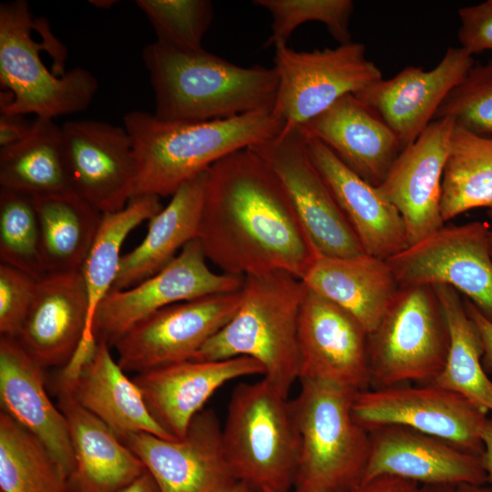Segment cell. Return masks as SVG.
I'll list each match as a JSON object with an SVG mask.
<instances>
[{
  "label": "cell",
  "mask_w": 492,
  "mask_h": 492,
  "mask_svg": "<svg viewBox=\"0 0 492 492\" xmlns=\"http://www.w3.org/2000/svg\"><path fill=\"white\" fill-rule=\"evenodd\" d=\"M433 288L447 322L450 343L444 369L430 384L459 393L492 415V381L482 364L483 342L464 297L449 285Z\"/></svg>",
  "instance_id": "32"
},
{
  "label": "cell",
  "mask_w": 492,
  "mask_h": 492,
  "mask_svg": "<svg viewBox=\"0 0 492 492\" xmlns=\"http://www.w3.org/2000/svg\"><path fill=\"white\" fill-rule=\"evenodd\" d=\"M222 443L234 478L255 492L293 487L299 441L290 399L265 378L233 389Z\"/></svg>",
  "instance_id": "7"
},
{
  "label": "cell",
  "mask_w": 492,
  "mask_h": 492,
  "mask_svg": "<svg viewBox=\"0 0 492 492\" xmlns=\"http://www.w3.org/2000/svg\"><path fill=\"white\" fill-rule=\"evenodd\" d=\"M47 273L81 270L103 214L74 191L32 197Z\"/></svg>",
  "instance_id": "30"
},
{
  "label": "cell",
  "mask_w": 492,
  "mask_h": 492,
  "mask_svg": "<svg viewBox=\"0 0 492 492\" xmlns=\"http://www.w3.org/2000/svg\"><path fill=\"white\" fill-rule=\"evenodd\" d=\"M33 121L22 115L0 114V149L12 146L27 137Z\"/></svg>",
  "instance_id": "43"
},
{
  "label": "cell",
  "mask_w": 492,
  "mask_h": 492,
  "mask_svg": "<svg viewBox=\"0 0 492 492\" xmlns=\"http://www.w3.org/2000/svg\"><path fill=\"white\" fill-rule=\"evenodd\" d=\"M351 492H423V488L415 481L382 475L362 482Z\"/></svg>",
  "instance_id": "42"
},
{
  "label": "cell",
  "mask_w": 492,
  "mask_h": 492,
  "mask_svg": "<svg viewBox=\"0 0 492 492\" xmlns=\"http://www.w3.org/2000/svg\"><path fill=\"white\" fill-rule=\"evenodd\" d=\"M449 118L472 132L492 134V59L474 65L445 98L435 119Z\"/></svg>",
  "instance_id": "39"
},
{
  "label": "cell",
  "mask_w": 492,
  "mask_h": 492,
  "mask_svg": "<svg viewBox=\"0 0 492 492\" xmlns=\"http://www.w3.org/2000/svg\"><path fill=\"white\" fill-rule=\"evenodd\" d=\"M487 215L489 218L488 221V228H489V244H490V251L492 254V210H487Z\"/></svg>",
  "instance_id": "51"
},
{
  "label": "cell",
  "mask_w": 492,
  "mask_h": 492,
  "mask_svg": "<svg viewBox=\"0 0 492 492\" xmlns=\"http://www.w3.org/2000/svg\"><path fill=\"white\" fill-rule=\"evenodd\" d=\"M0 186L31 197L73 191L62 149L61 126L36 118L23 140L0 149Z\"/></svg>",
  "instance_id": "31"
},
{
  "label": "cell",
  "mask_w": 492,
  "mask_h": 492,
  "mask_svg": "<svg viewBox=\"0 0 492 492\" xmlns=\"http://www.w3.org/2000/svg\"><path fill=\"white\" fill-rule=\"evenodd\" d=\"M466 310L475 323L484 346L483 366L492 372V323L486 319L477 307L464 297Z\"/></svg>",
  "instance_id": "44"
},
{
  "label": "cell",
  "mask_w": 492,
  "mask_h": 492,
  "mask_svg": "<svg viewBox=\"0 0 492 492\" xmlns=\"http://www.w3.org/2000/svg\"><path fill=\"white\" fill-rule=\"evenodd\" d=\"M460 46L472 56L492 50V0L458 10Z\"/></svg>",
  "instance_id": "41"
},
{
  "label": "cell",
  "mask_w": 492,
  "mask_h": 492,
  "mask_svg": "<svg viewBox=\"0 0 492 492\" xmlns=\"http://www.w3.org/2000/svg\"><path fill=\"white\" fill-rule=\"evenodd\" d=\"M300 377L370 389L368 333L347 311L307 288L298 319Z\"/></svg>",
  "instance_id": "16"
},
{
  "label": "cell",
  "mask_w": 492,
  "mask_h": 492,
  "mask_svg": "<svg viewBox=\"0 0 492 492\" xmlns=\"http://www.w3.org/2000/svg\"><path fill=\"white\" fill-rule=\"evenodd\" d=\"M454 125L449 118L433 120L400 152L376 187L400 213L408 246L445 226L440 210L442 179Z\"/></svg>",
  "instance_id": "18"
},
{
  "label": "cell",
  "mask_w": 492,
  "mask_h": 492,
  "mask_svg": "<svg viewBox=\"0 0 492 492\" xmlns=\"http://www.w3.org/2000/svg\"><path fill=\"white\" fill-rule=\"evenodd\" d=\"M492 210V136L454 125L441 190L444 222L470 210Z\"/></svg>",
  "instance_id": "34"
},
{
  "label": "cell",
  "mask_w": 492,
  "mask_h": 492,
  "mask_svg": "<svg viewBox=\"0 0 492 492\" xmlns=\"http://www.w3.org/2000/svg\"><path fill=\"white\" fill-rule=\"evenodd\" d=\"M115 3H118V1L114 0H92L90 1V4L103 9H107L111 7Z\"/></svg>",
  "instance_id": "50"
},
{
  "label": "cell",
  "mask_w": 492,
  "mask_h": 492,
  "mask_svg": "<svg viewBox=\"0 0 492 492\" xmlns=\"http://www.w3.org/2000/svg\"><path fill=\"white\" fill-rule=\"evenodd\" d=\"M37 18L25 0L0 5V114H35L54 119L86 110L98 88L88 70L77 67L61 77L52 74L41 59L40 52L51 49L67 53L65 46L50 32L42 43L33 37Z\"/></svg>",
  "instance_id": "6"
},
{
  "label": "cell",
  "mask_w": 492,
  "mask_h": 492,
  "mask_svg": "<svg viewBox=\"0 0 492 492\" xmlns=\"http://www.w3.org/2000/svg\"><path fill=\"white\" fill-rule=\"evenodd\" d=\"M253 5L266 9L272 18L265 47L287 45L292 32L311 21L323 23L339 45L353 42L350 20L354 3L351 0H255Z\"/></svg>",
  "instance_id": "37"
},
{
  "label": "cell",
  "mask_w": 492,
  "mask_h": 492,
  "mask_svg": "<svg viewBox=\"0 0 492 492\" xmlns=\"http://www.w3.org/2000/svg\"><path fill=\"white\" fill-rule=\"evenodd\" d=\"M161 209L159 197L143 195L132 198L119 210L103 214L94 242L81 268L87 295L88 318L87 334L78 349L90 351L96 346L94 315L99 303L112 289L124 241L132 230L149 220Z\"/></svg>",
  "instance_id": "33"
},
{
  "label": "cell",
  "mask_w": 492,
  "mask_h": 492,
  "mask_svg": "<svg viewBox=\"0 0 492 492\" xmlns=\"http://www.w3.org/2000/svg\"><path fill=\"white\" fill-rule=\"evenodd\" d=\"M142 59L154 93L153 115L168 122H202L272 112L274 67L237 66L205 49L183 52L153 42Z\"/></svg>",
  "instance_id": "2"
},
{
  "label": "cell",
  "mask_w": 492,
  "mask_h": 492,
  "mask_svg": "<svg viewBox=\"0 0 492 492\" xmlns=\"http://www.w3.org/2000/svg\"><path fill=\"white\" fill-rule=\"evenodd\" d=\"M290 399L299 454L293 487L296 492H351L364 477L369 432L354 418L358 391L335 384L301 379Z\"/></svg>",
  "instance_id": "5"
},
{
  "label": "cell",
  "mask_w": 492,
  "mask_h": 492,
  "mask_svg": "<svg viewBox=\"0 0 492 492\" xmlns=\"http://www.w3.org/2000/svg\"><path fill=\"white\" fill-rule=\"evenodd\" d=\"M71 480L44 443L0 414L1 492H69Z\"/></svg>",
  "instance_id": "35"
},
{
  "label": "cell",
  "mask_w": 492,
  "mask_h": 492,
  "mask_svg": "<svg viewBox=\"0 0 492 492\" xmlns=\"http://www.w3.org/2000/svg\"><path fill=\"white\" fill-rule=\"evenodd\" d=\"M67 389L74 399L104 422L121 439L135 433H148L176 440L150 415L143 396L116 362L110 346L97 340L92 356Z\"/></svg>",
  "instance_id": "28"
},
{
  "label": "cell",
  "mask_w": 492,
  "mask_h": 492,
  "mask_svg": "<svg viewBox=\"0 0 492 492\" xmlns=\"http://www.w3.org/2000/svg\"><path fill=\"white\" fill-rule=\"evenodd\" d=\"M306 145L312 162L364 251L387 260L406 249L408 241L404 220L376 187L351 170L324 144L307 134Z\"/></svg>",
  "instance_id": "23"
},
{
  "label": "cell",
  "mask_w": 492,
  "mask_h": 492,
  "mask_svg": "<svg viewBox=\"0 0 492 492\" xmlns=\"http://www.w3.org/2000/svg\"><path fill=\"white\" fill-rule=\"evenodd\" d=\"M263 492H290V491L265 490ZM294 492H296V491H294Z\"/></svg>",
  "instance_id": "52"
},
{
  "label": "cell",
  "mask_w": 492,
  "mask_h": 492,
  "mask_svg": "<svg viewBox=\"0 0 492 492\" xmlns=\"http://www.w3.org/2000/svg\"><path fill=\"white\" fill-rule=\"evenodd\" d=\"M118 492H160L152 476L146 470L140 477Z\"/></svg>",
  "instance_id": "46"
},
{
  "label": "cell",
  "mask_w": 492,
  "mask_h": 492,
  "mask_svg": "<svg viewBox=\"0 0 492 492\" xmlns=\"http://www.w3.org/2000/svg\"><path fill=\"white\" fill-rule=\"evenodd\" d=\"M270 167L317 252L329 257L365 253L312 162L301 127L251 147Z\"/></svg>",
  "instance_id": "13"
},
{
  "label": "cell",
  "mask_w": 492,
  "mask_h": 492,
  "mask_svg": "<svg viewBox=\"0 0 492 492\" xmlns=\"http://www.w3.org/2000/svg\"><path fill=\"white\" fill-rule=\"evenodd\" d=\"M37 282L18 269L0 264L1 336H17L32 304Z\"/></svg>",
  "instance_id": "40"
},
{
  "label": "cell",
  "mask_w": 492,
  "mask_h": 492,
  "mask_svg": "<svg viewBox=\"0 0 492 492\" xmlns=\"http://www.w3.org/2000/svg\"><path fill=\"white\" fill-rule=\"evenodd\" d=\"M157 36L156 42L183 52L204 49L203 37L213 19L209 0H137Z\"/></svg>",
  "instance_id": "38"
},
{
  "label": "cell",
  "mask_w": 492,
  "mask_h": 492,
  "mask_svg": "<svg viewBox=\"0 0 492 492\" xmlns=\"http://www.w3.org/2000/svg\"><path fill=\"white\" fill-rule=\"evenodd\" d=\"M215 492H255V491L252 490L246 484H244V483H242L241 481L235 480L233 482L220 487V489H218Z\"/></svg>",
  "instance_id": "47"
},
{
  "label": "cell",
  "mask_w": 492,
  "mask_h": 492,
  "mask_svg": "<svg viewBox=\"0 0 492 492\" xmlns=\"http://www.w3.org/2000/svg\"><path fill=\"white\" fill-rule=\"evenodd\" d=\"M87 295L81 270L47 273L15 337L44 368L64 367L87 334Z\"/></svg>",
  "instance_id": "22"
},
{
  "label": "cell",
  "mask_w": 492,
  "mask_h": 492,
  "mask_svg": "<svg viewBox=\"0 0 492 492\" xmlns=\"http://www.w3.org/2000/svg\"><path fill=\"white\" fill-rule=\"evenodd\" d=\"M64 161L72 190L102 214L127 206L136 190L131 138L124 127L78 119L61 126Z\"/></svg>",
  "instance_id": "15"
},
{
  "label": "cell",
  "mask_w": 492,
  "mask_h": 492,
  "mask_svg": "<svg viewBox=\"0 0 492 492\" xmlns=\"http://www.w3.org/2000/svg\"><path fill=\"white\" fill-rule=\"evenodd\" d=\"M423 492H457L453 486H422Z\"/></svg>",
  "instance_id": "49"
},
{
  "label": "cell",
  "mask_w": 492,
  "mask_h": 492,
  "mask_svg": "<svg viewBox=\"0 0 492 492\" xmlns=\"http://www.w3.org/2000/svg\"><path fill=\"white\" fill-rule=\"evenodd\" d=\"M302 280L308 289L355 317L368 334L400 289L387 261L367 253L352 257L318 253Z\"/></svg>",
  "instance_id": "27"
},
{
  "label": "cell",
  "mask_w": 492,
  "mask_h": 492,
  "mask_svg": "<svg viewBox=\"0 0 492 492\" xmlns=\"http://www.w3.org/2000/svg\"><path fill=\"white\" fill-rule=\"evenodd\" d=\"M241 289L164 307L142 319L113 344L125 372L143 373L193 360L235 314Z\"/></svg>",
  "instance_id": "12"
},
{
  "label": "cell",
  "mask_w": 492,
  "mask_h": 492,
  "mask_svg": "<svg viewBox=\"0 0 492 492\" xmlns=\"http://www.w3.org/2000/svg\"><path fill=\"white\" fill-rule=\"evenodd\" d=\"M449 331L433 286H400L368 334L370 389L430 384L444 369Z\"/></svg>",
  "instance_id": "8"
},
{
  "label": "cell",
  "mask_w": 492,
  "mask_h": 492,
  "mask_svg": "<svg viewBox=\"0 0 492 492\" xmlns=\"http://www.w3.org/2000/svg\"><path fill=\"white\" fill-rule=\"evenodd\" d=\"M196 239L223 273L241 277L283 271L302 280L318 254L279 179L251 148L207 170Z\"/></svg>",
  "instance_id": "1"
},
{
  "label": "cell",
  "mask_w": 492,
  "mask_h": 492,
  "mask_svg": "<svg viewBox=\"0 0 492 492\" xmlns=\"http://www.w3.org/2000/svg\"><path fill=\"white\" fill-rule=\"evenodd\" d=\"M43 368L16 338L1 336L2 410L44 443L71 480L75 458L67 420L47 395Z\"/></svg>",
  "instance_id": "24"
},
{
  "label": "cell",
  "mask_w": 492,
  "mask_h": 492,
  "mask_svg": "<svg viewBox=\"0 0 492 492\" xmlns=\"http://www.w3.org/2000/svg\"><path fill=\"white\" fill-rule=\"evenodd\" d=\"M121 440L141 460L160 492H215L236 480L225 456L222 427L211 409L194 416L182 439L135 433Z\"/></svg>",
  "instance_id": "17"
},
{
  "label": "cell",
  "mask_w": 492,
  "mask_h": 492,
  "mask_svg": "<svg viewBox=\"0 0 492 492\" xmlns=\"http://www.w3.org/2000/svg\"><path fill=\"white\" fill-rule=\"evenodd\" d=\"M370 456L362 482L382 475L421 486L485 485L480 456L446 439L400 425L372 429Z\"/></svg>",
  "instance_id": "20"
},
{
  "label": "cell",
  "mask_w": 492,
  "mask_h": 492,
  "mask_svg": "<svg viewBox=\"0 0 492 492\" xmlns=\"http://www.w3.org/2000/svg\"><path fill=\"white\" fill-rule=\"evenodd\" d=\"M474 65L473 56L466 50L448 47L433 69L406 67L395 77L381 78L354 96L389 127L402 151L434 120L449 92Z\"/></svg>",
  "instance_id": "19"
},
{
  "label": "cell",
  "mask_w": 492,
  "mask_h": 492,
  "mask_svg": "<svg viewBox=\"0 0 492 492\" xmlns=\"http://www.w3.org/2000/svg\"><path fill=\"white\" fill-rule=\"evenodd\" d=\"M481 438L483 443L481 463L487 476V483L492 487V415L486 420Z\"/></svg>",
  "instance_id": "45"
},
{
  "label": "cell",
  "mask_w": 492,
  "mask_h": 492,
  "mask_svg": "<svg viewBox=\"0 0 492 492\" xmlns=\"http://www.w3.org/2000/svg\"><path fill=\"white\" fill-rule=\"evenodd\" d=\"M207 260L194 239L156 274L128 289L110 290L94 315L96 340L113 346L134 324L164 307L241 289L243 277L217 273Z\"/></svg>",
  "instance_id": "14"
},
{
  "label": "cell",
  "mask_w": 492,
  "mask_h": 492,
  "mask_svg": "<svg viewBox=\"0 0 492 492\" xmlns=\"http://www.w3.org/2000/svg\"><path fill=\"white\" fill-rule=\"evenodd\" d=\"M306 292L302 280L287 272L244 276L237 312L193 360L252 358L262 365L263 378L288 397L300 377L298 319Z\"/></svg>",
  "instance_id": "4"
},
{
  "label": "cell",
  "mask_w": 492,
  "mask_h": 492,
  "mask_svg": "<svg viewBox=\"0 0 492 492\" xmlns=\"http://www.w3.org/2000/svg\"><path fill=\"white\" fill-rule=\"evenodd\" d=\"M75 458L71 485L76 492H118L147 469L141 460L70 392L56 386Z\"/></svg>",
  "instance_id": "26"
},
{
  "label": "cell",
  "mask_w": 492,
  "mask_h": 492,
  "mask_svg": "<svg viewBox=\"0 0 492 492\" xmlns=\"http://www.w3.org/2000/svg\"><path fill=\"white\" fill-rule=\"evenodd\" d=\"M259 374H264L261 364L241 356L185 361L137 374L132 379L154 419L173 436L182 439L191 420L220 386Z\"/></svg>",
  "instance_id": "21"
},
{
  "label": "cell",
  "mask_w": 492,
  "mask_h": 492,
  "mask_svg": "<svg viewBox=\"0 0 492 492\" xmlns=\"http://www.w3.org/2000/svg\"><path fill=\"white\" fill-rule=\"evenodd\" d=\"M457 492H492L491 487L485 485H469L463 484L456 487Z\"/></svg>",
  "instance_id": "48"
},
{
  "label": "cell",
  "mask_w": 492,
  "mask_h": 492,
  "mask_svg": "<svg viewBox=\"0 0 492 492\" xmlns=\"http://www.w3.org/2000/svg\"><path fill=\"white\" fill-rule=\"evenodd\" d=\"M354 420L368 432L400 425L446 439L481 456L488 412L453 390L435 384H403L357 392Z\"/></svg>",
  "instance_id": "10"
},
{
  "label": "cell",
  "mask_w": 492,
  "mask_h": 492,
  "mask_svg": "<svg viewBox=\"0 0 492 492\" xmlns=\"http://www.w3.org/2000/svg\"><path fill=\"white\" fill-rule=\"evenodd\" d=\"M279 86L272 114L283 128L302 127L341 97L355 95L383 78L361 43L298 52L288 45L274 48Z\"/></svg>",
  "instance_id": "9"
},
{
  "label": "cell",
  "mask_w": 492,
  "mask_h": 492,
  "mask_svg": "<svg viewBox=\"0 0 492 492\" xmlns=\"http://www.w3.org/2000/svg\"><path fill=\"white\" fill-rule=\"evenodd\" d=\"M386 261L400 286L449 285L492 323L488 222L443 226Z\"/></svg>",
  "instance_id": "11"
},
{
  "label": "cell",
  "mask_w": 492,
  "mask_h": 492,
  "mask_svg": "<svg viewBox=\"0 0 492 492\" xmlns=\"http://www.w3.org/2000/svg\"><path fill=\"white\" fill-rule=\"evenodd\" d=\"M207 171L190 179L149 220L143 241L123 254L111 290L128 289L156 274L197 238Z\"/></svg>",
  "instance_id": "29"
},
{
  "label": "cell",
  "mask_w": 492,
  "mask_h": 492,
  "mask_svg": "<svg viewBox=\"0 0 492 492\" xmlns=\"http://www.w3.org/2000/svg\"><path fill=\"white\" fill-rule=\"evenodd\" d=\"M0 261L37 281L47 274L32 197L4 188L0 189Z\"/></svg>",
  "instance_id": "36"
},
{
  "label": "cell",
  "mask_w": 492,
  "mask_h": 492,
  "mask_svg": "<svg viewBox=\"0 0 492 492\" xmlns=\"http://www.w3.org/2000/svg\"><path fill=\"white\" fill-rule=\"evenodd\" d=\"M123 127L135 153L134 197L160 198L172 196L223 158L276 137L284 125L272 112L264 111L210 121L168 122L134 110L125 114Z\"/></svg>",
  "instance_id": "3"
},
{
  "label": "cell",
  "mask_w": 492,
  "mask_h": 492,
  "mask_svg": "<svg viewBox=\"0 0 492 492\" xmlns=\"http://www.w3.org/2000/svg\"><path fill=\"white\" fill-rule=\"evenodd\" d=\"M301 128L374 187L383 182L401 152L389 127L353 94L341 97Z\"/></svg>",
  "instance_id": "25"
}]
</instances>
